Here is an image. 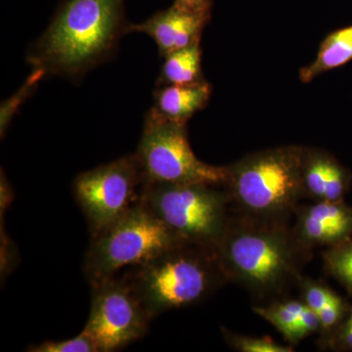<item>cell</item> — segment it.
Returning <instances> with one entry per match:
<instances>
[{"label": "cell", "instance_id": "obj_1", "mask_svg": "<svg viewBox=\"0 0 352 352\" xmlns=\"http://www.w3.org/2000/svg\"><path fill=\"white\" fill-rule=\"evenodd\" d=\"M212 251L227 282L249 292L256 305L288 298L312 254L286 221L242 214L231 215Z\"/></svg>", "mask_w": 352, "mask_h": 352}, {"label": "cell", "instance_id": "obj_2", "mask_svg": "<svg viewBox=\"0 0 352 352\" xmlns=\"http://www.w3.org/2000/svg\"><path fill=\"white\" fill-rule=\"evenodd\" d=\"M129 23L124 0H64L27 54L45 76L80 80L113 56Z\"/></svg>", "mask_w": 352, "mask_h": 352}, {"label": "cell", "instance_id": "obj_3", "mask_svg": "<svg viewBox=\"0 0 352 352\" xmlns=\"http://www.w3.org/2000/svg\"><path fill=\"white\" fill-rule=\"evenodd\" d=\"M153 318L198 305L227 282L214 251L180 243L124 274Z\"/></svg>", "mask_w": 352, "mask_h": 352}, {"label": "cell", "instance_id": "obj_4", "mask_svg": "<svg viewBox=\"0 0 352 352\" xmlns=\"http://www.w3.org/2000/svg\"><path fill=\"white\" fill-rule=\"evenodd\" d=\"M305 147L283 146L252 153L227 166L224 188L242 214L286 221L303 195Z\"/></svg>", "mask_w": 352, "mask_h": 352}, {"label": "cell", "instance_id": "obj_5", "mask_svg": "<svg viewBox=\"0 0 352 352\" xmlns=\"http://www.w3.org/2000/svg\"><path fill=\"white\" fill-rule=\"evenodd\" d=\"M217 185L145 184L141 203L182 243L212 249L226 232L231 199Z\"/></svg>", "mask_w": 352, "mask_h": 352}, {"label": "cell", "instance_id": "obj_6", "mask_svg": "<svg viewBox=\"0 0 352 352\" xmlns=\"http://www.w3.org/2000/svg\"><path fill=\"white\" fill-rule=\"evenodd\" d=\"M142 203L105 230L91 236L83 272L90 286L136 267L173 245L180 244Z\"/></svg>", "mask_w": 352, "mask_h": 352}, {"label": "cell", "instance_id": "obj_7", "mask_svg": "<svg viewBox=\"0 0 352 352\" xmlns=\"http://www.w3.org/2000/svg\"><path fill=\"white\" fill-rule=\"evenodd\" d=\"M145 184H203L224 186L227 166H212L197 157L190 145L187 124L145 115L135 154Z\"/></svg>", "mask_w": 352, "mask_h": 352}, {"label": "cell", "instance_id": "obj_8", "mask_svg": "<svg viewBox=\"0 0 352 352\" xmlns=\"http://www.w3.org/2000/svg\"><path fill=\"white\" fill-rule=\"evenodd\" d=\"M144 187V177L134 154L76 176L74 195L91 236L105 230L140 204Z\"/></svg>", "mask_w": 352, "mask_h": 352}, {"label": "cell", "instance_id": "obj_9", "mask_svg": "<svg viewBox=\"0 0 352 352\" xmlns=\"http://www.w3.org/2000/svg\"><path fill=\"white\" fill-rule=\"evenodd\" d=\"M91 289L89 317L82 332L98 352L120 351L148 333L152 317L124 275L94 285Z\"/></svg>", "mask_w": 352, "mask_h": 352}, {"label": "cell", "instance_id": "obj_10", "mask_svg": "<svg viewBox=\"0 0 352 352\" xmlns=\"http://www.w3.org/2000/svg\"><path fill=\"white\" fill-rule=\"evenodd\" d=\"M293 229L296 239L312 252L332 248L352 238V208L340 201H314L296 208Z\"/></svg>", "mask_w": 352, "mask_h": 352}, {"label": "cell", "instance_id": "obj_11", "mask_svg": "<svg viewBox=\"0 0 352 352\" xmlns=\"http://www.w3.org/2000/svg\"><path fill=\"white\" fill-rule=\"evenodd\" d=\"M212 18V13L197 12L173 4L157 11L140 24H129L127 34H147L156 43L160 56L201 43V34Z\"/></svg>", "mask_w": 352, "mask_h": 352}, {"label": "cell", "instance_id": "obj_12", "mask_svg": "<svg viewBox=\"0 0 352 352\" xmlns=\"http://www.w3.org/2000/svg\"><path fill=\"white\" fill-rule=\"evenodd\" d=\"M303 195L312 201L344 200L351 182L349 171L330 153L305 147L302 164Z\"/></svg>", "mask_w": 352, "mask_h": 352}, {"label": "cell", "instance_id": "obj_13", "mask_svg": "<svg viewBox=\"0 0 352 352\" xmlns=\"http://www.w3.org/2000/svg\"><path fill=\"white\" fill-rule=\"evenodd\" d=\"M212 87L207 80L186 85H157L153 112L162 119L187 124L194 115L207 107Z\"/></svg>", "mask_w": 352, "mask_h": 352}, {"label": "cell", "instance_id": "obj_14", "mask_svg": "<svg viewBox=\"0 0 352 352\" xmlns=\"http://www.w3.org/2000/svg\"><path fill=\"white\" fill-rule=\"evenodd\" d=\"M352 60V25L331 32L319 46L316 58L300 71V80L309 83L332 69Z\"/></svg>", "mask_w": 352, "mask_h": 352}, {"label": "cell", "instance_id": "obj_15", "mask_svg": "<svg viewBox=\"0 0 352 352\" xmlns=\"http://www.w3.org/2000/svg\"><path fill=\"white\" fill-rule=\"evenodd\" d=\"M201 43L175 51L163 58L157 85H194L206 80L201 72Z\"/></svg>", "mask_w": 352, "mask_h": 352}, {"label": "cell", "instance_id": "obj_16", "mask_svg": "<svg viewBox=\"0 0 352 352\" xmlns=\"http://www.w3.org/2000/svg\"><path fill=\"white\" fill-rule=\"evenodd\" d=\"M305 307L300 298H285L264 305H254L252 311L276 329L289 346H295L302 340L298 322Z\"/></svg>", "mask_w": 352, "mask_h": 352}, {"label": "cell", "instance_id": "obj_17", "mask_svg": "<svg viewBox=\"0 0 352 352\" xmlns=\"http://www.w3.org/2000/svg\"><path fill=\"white\" fill-rule=\"evenodd\" d=\"M324 270L352 293V238L323 252Z\"/></svg>", "mask_w": 352, "mask_h": 352}, {"label": "cell", "instance_id": "obj_18", "mask_svg": "<svg viewBox=\"0 0 352 352\" xmlns=\"http://www.w3.org/2000/svg\"><path fill=\"white\" fill-rule=\"evenodd\" d=\"M45 76V74L41 69H34L20 89L12 97L2 102L1 109H0V134H1L2 138L6 135L14 116L16 115L21 106L25 103V101L34 94L39 82Z\"/></svg>", "mask_w": 352, "mask_h": 352}, {"label": "cell", "instance_id": "obj_19", "mask_svg": "<svg viewBox=\"0 0 352 352\" xmlns=\"http://www.w3.org/2000/svg\"><path fill=\"white\" fill-rule=\"evenodd\" d=\"M221 333L227 344L240 352H293L294 346L281 344L270 337H252L234 333L221 328Z\"/></svg>", "mask_w": 352, "mask_h": 352}, {"label": "cell", "instance_id": "obj_20", "mask_svg": "<svg viewBox=\"0 0 352 352\" xmlns=\"http://www.w3.org/2000/svg\"><path fill=\"white\" fill-rule=\"evenodd\" d=\"M298 289H300V300L316 314L339 296L325 284L307 277L302 278L298 285Z\"/></svg>", "mask_w": 352, "mask_h": 352}, {"label": "cell", "instance_id": "obj_21", "mask_svg": "<svg viewBox=\"0 0 352 352\" xmlns=\"http://www.w3.org/2000/svg\"><path fill=\"white\" fill-rule=\"evenodd\" d=\"M351 305L346 302V300L339 296L333 302L327 305L321 310L318 314L319 324V346H324L329 338L333 335L338 327L344 321L346 316Z\"/></svg>", "mask_w": 352, "mask_h": 352}, {"label": "cell", "instance_id": "obj_22", "mask_svg": "<svg viewBox=\"0 0 352 352\" xmlns=\"http://www.w3.org/2000/svg\"><path fill=\"white\" fill-rule=\"evenodd\" d=\"M30 352H98L94 340L85 333H80L72 339L64 340H45L41 344L28 347Z\"/></svg>", "mask_w": 352, "mask_h": 352}, {"label": "cell", "instance_id": "obj_23", "mask_svg": "<svg viewBox=\"0 0 352 352\" xmlns=\"http://www.w3.org/2000/svg\"><path fill=\"white\" fill-rule=\"evenodd\" d=\"M173 4L188 9V10L197 11V12L212 13V0H175Z\"/></svg>", "mask_w": 352, "mask_h": 352}]
</instances>
